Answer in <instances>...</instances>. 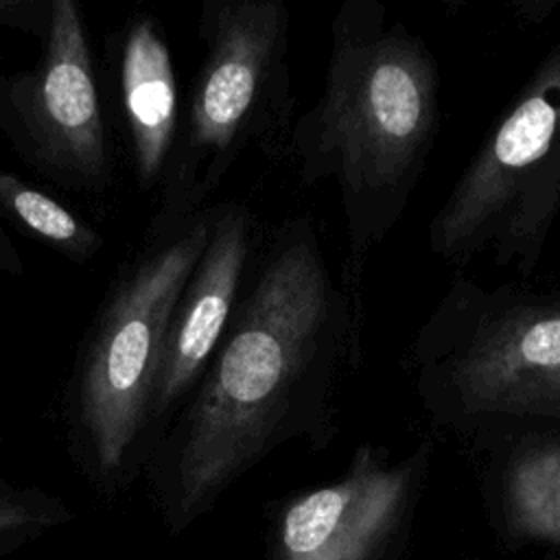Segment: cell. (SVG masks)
<instances>
[{
	"mask_svg": "<svg viewBox=\"0 0 560 560\" xmlns=\"http://www.w3.org/2000/svg\"><path fill=\"white\" fill-rule=\"evenodd\" d=\"M440 127L429 44L378 0H343L330 20L324 81L295 116L287 160L304 186L330 182L346 232L341 291L365 326V271L405 217Z\"/></svg>",
	"mask_w": 560,
	"mask_h": 560,
	"instance_id": "2",
	"label": "cell"
},
{
	"mask_svg": "<svg viewBox=\"0 0 560 560\" xmlns=\"http://www.w3.org/2000/svg\"><path fill=\"white\" fill-rule=\"evenodd\" d=\"M52 0H0V42L4 31H22L42 42ZM2 55V50H0Z\"/></svg>",
	"mask_w": 560,
	"mask_h": 560,
	"instance_id": "13",
	"label": "cell"
},
{
	"mask_svg": "<svg viewBox=\"0 0 560 560\" xmlns=\"http://www.w3.org/2000/svg\"><path fill=\"white\" fill-rule=\"evenodd\" d=\"M0 273H7L11 278H20L24 273V256L15 245L13 236L7 232L2 221H0Z\"/></svg>",
	"mask_w": 560,
	"mask_h": 560,
	"instance_id": "14",
	"label": "cell"
},
{
	"mask_svg": "<svg viewBox=\"0 0 560 560\" xmlns=\"http://www.w3.org/2000/svg\"><path fill=\"white\" fill-rule=\"evenodd\" d=\"M2 440H4V433H2V413H0V446H2Z\"/></svg>",
	"mask_w": 560,
	"mask_h": 560,
	"instance_id": "15",
	"label": "cell"
},
{
	"mask_svg": "<svg viewBox=\"0 0 560 560\" xmlns=\"http://www.w3.org/2000/svg\"><path fill=\"white\" fill-rule=\"evenodd\" d=\"M361 326L311 214L262 241L230 326L149 466L177 521L206 508L278 444L326 442L343 372L363 365Z\"/></svg>",
	"mask_w": 560,
	"mask_h": 560,
	"instance_id": "1",
	"label": "cell"
},
{
	"mask_svg": "<svg viewBox=\"0 0 560 560\" xmlns=\"http://www.w3.org/2000/svg\"><path fill=\"white\" fill-rule=\"evenodd\" d=\"M118 109L140 192H160L179 136L182 109L173 52L162 22L133 11L118 42Z\"/></svg>",
	"mask_w": 560,
	"mask_h": 560,
	"instance_id": "9",
	"label": "cell"
},
{
	"mask_svg": "<svg viewBox=\"0 0 560 560\" xmlns=\"http://www.w3.org/2000/svg\"><path fill=\"white\" fill-rule=\"evenodd\" d=\"M459 433L497 455V486L512 527L560 542V418L492 416Z\"/></svg>",
	"mask_w": 560,
	"mask_h": 560,
	"instance_id": "10",
	"label": "cell"
},
{
	"mask_svg": "<svg viewBox=\"0 0 560 560\" xmlns=\"http://www.w3.org/2000/svg\"><path fill=\"white\" fill-rule=\"evenodd\" d=\"M0 131L57 188L90 197L112 188V142L79 2L52 0L37 63L0 72Z\"/></svg>",
	"mask_w": 560,
	"mask_h": 560,
	"instance_id": "6",
	"label": "cell"
},
{
	"mask_svg": "<svg viewBox=\"0 0 560 560\" xmlns=\"http://www.w3.org/2000/svg\"><path fill=\"white\" fill-rule=\"evenodd\" d=\"M293 18L284 0H203V55L149 228L206 210L245 151L284 162L295 122Z\"/></svg>",
	"mask_w": 560,
	"mask_h": 560,
	"instance_id": "4",
	"label": "cell"
},
{
	"mask_svg": "<svg viewBox=\"0 0 560 560\" xmlns=\"http://www.w3.org/2000/svg\"><path fill=\"white\" fill-rule=\"evenodd\" d=\"M210 206L149 228L118 265L70 368L61 420L74 455L103 488H116L149 457V411L177 300L206 247Z\"/></svg>",
	"mask_w": 560,
	"mask_h": 560,
	"instance_id": "3",
	"label": "cell"
},
{
	"mask_svg": "<svg viewBox=\"0 0 560 560\" xmlns=\"http://www.w3.org/2000/svg\"><path fill=\"white\" fill-rule=\"evenodd\" d=\"M424 459L427 446L389 462L378 446L361 444L339 481L289 503L280 523L284 558L365 560L409 501Z\"/></svg>",
	"mask_w": 560,
	"mask_h": 560,
	"instance_id": "8",
	"label": "cell"
},
{
	"mask_svg": "<svg viewBox=\"0 0 560 560\" xmlns=\"http://www.w3.org/2000/svg\"><path fill=\"white\" fill-rule=\"evenodd\" d=\"M260 245V225L247 203L225 199L210 206L206 247L177 300L164 339L149 411V455L217 352Z\"/></svg>",
	"mask_w": 560,
	"mask_h": 560,
	"instance_id": "7",
	"label": "cell"
},
{
	"mask_svg": "<svg viewBox=\"0 0 560 560\" xmlns=\"http://www.w3.org/2000/svg\"><path fill=\"white\" fill-rule=\"evenodd\" d=\"M63 518H68V510L55 497L0 481V536L48 527Z\"/></svg>",
	"mask_w": 560,
	"mask_h": 560,
	"instance_id": "12",
	"label": "cell"
},
{
	"mask_svg": "<svg viewBox=\"0 0 560 560\" xmlns=\"http://www.w3.org/2000/svg\"><path fill=\"white\" fill-rule=\"evenodd\" d=\"M74 265H90L105 247L103 234L57 197L0 166V221Z\"/></svg>",
	"mask_w": 560,
	"mask_h": 560,
	"instance_id": "11",
	"label": "cell"
},
{
	"mask_svg": "<svg viewBox=\"0 0 560 560\" xmlns=\"http://www.w3.org/2000/svg\"><path fill=\"white\" fill-rule=\"evenodd\" d=\"M560 219V35L497 116L429 221L427 245L453 269L488 256L536 271Z\"/></svg>",
	"mask_w": 560,
	"mask_h": 560,
	"instance_id": "5",
	"label": "cell"
}]
</instances>
